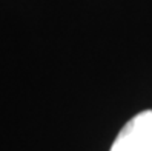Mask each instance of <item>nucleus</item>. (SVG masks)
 I'll return each mask as SVG.
<instances>
[{
	"label": "nucleus",
	"instance_id": "1",
	"mask_svg": "<svg viewBox=\"0 0 152 151\" xmlns=\"http://www.w3.org/2000/svg\"><path fill=\"white\" fill-rule=\"evenodd\" d=\"M111 151H152V110L134 116L120 130Z\"/></svg>",
	"mask_w": 152,
	"mask_h": 151
}]
</instances>
